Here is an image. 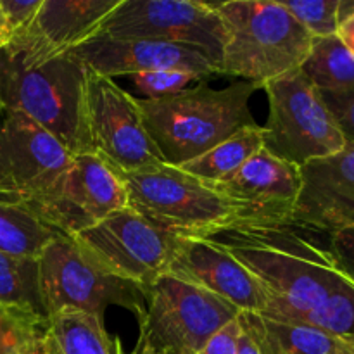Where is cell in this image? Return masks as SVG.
<instances>
[{"mask_svg": "<svg viewBox=\"0 0 354 354\" xmlns=\"http://www.w3.org/2000/svg\"><path fill=\"white\" fill-rule=\"evenodd\" d=\"M303 232L294 225L244 227L209 241L227 249L268 289L273 301L263 315L289 320L354 287L335 265L328 244L324 248Z\"/></svg>", "mask_w": 354, "mask_h": 354, "instance_id": "1", "label": "cell"}, {"mask_svg": "<svg viewBox=\"0 0 354 354\" xmlns=\"http://www.w3.org/2000/svg\"><path fill=\"white\" fill-rule=\"evenodd\" d=\"M259 88L256 83L237 82L216 90L197 82L173 95L137 99V104L166 165L183 166L242 128L254 127L249 102Z\"/></svg>", "mask_w": 354, "mask_h": 354, "instance_id": "2", "label": "cell"}, {"mask_svg": "<svg viewBox=\"0 0 354 354\" xmlns=\"http://www.w3.org/2000/svg\"><path fill=\"white\" fill-rule=\"evenodd\" d=\"M225 30L220 75L263 85L301 69L313 37L283 2L230 0L211 3Z\"/></svg>", "mask_w": 354, "mask_h": 354, "instance_id": "3", "label": "cell"}, {"mask_svg": "<svg viewBox=\"0 0 354 354\" xmlns=\"http://www.w3.org/2000/svg\"><path fill=\"white\" fill-rule=\"evenodd\" d=\"M118 175L127 187L128 206L173 237L209 239L221 232L252 227L244 204L178 166L162 162Z\"/></svg>", "mask_w": 354, "mask_h": 354, "instance_id": "4", "label": "cell"}, {"mask_svg": "<svg viewBox=\"0 0 354 354\" xmlns=\"http://www.w3.org/2000/svg\"><path fill=\"white\" fill-rule=\"evenodd\" d=\"M85 82L86 68L69 54L26 64L7 48L0 52V106L40 124L73 154L88 152Z\"/></svg>", "mask_w": 354, "mask_h": 354, "instance_id": "5", "label": "cell"}, {"mask_svg": "<svg viewBox=\"0 0 354 354\" xmlns=\"http://www.w3.org/2000/svg\"><path fill=\"white\" fill-rule=\"evenodd\" d=\"M38 273L47 318L68 310L104 318L111 306L124 308L137 318L144 311V287L107 272L68 235H57L44 249Z\"/></svg>", "mask_w": 354, "mask_h": 354, "instance_id": "6", "label": "cell"}, {"mask_svg": "<svg viewBox=\"0 0 354 354\" xmlns=\"http://www.w3.org/2000/svg\"><path fill=\"white\" fill-rule=\"evenodd\" d=\"M239 317L241 311L227 301L165 273L145 287L138 337L156 354H196Z\"/></svg>", "mask_w": 354, "mask_h": 354, "instance_id": "7", "label": "cell"}, {"mask_svg": "<svg viewBox=\"0 0 354 354\" xmlns=\"http://www.w3.org/2000/svg\"><path fill=\"white\" fill-rule=\"evenodd\" d=\"M268 97V121L263 127V149L297 168L335 154L346 145L320 92L301 73L263 85Z\"/></svg>", "mask_w": 354, "mask_h": 354, "instance_id": "8", "label": "cell"}, {"mask_svg": "<svg viewBox=\"0 0 354 354\" xmlns=\"http://www.w3.org/2000/svg\"><path fill=\"white\" fill-rule=\"evenodd\" d=\"M83 118L88 152L100 156L118 173L140 171L165 162L145 130L137 97L88 69Z\"/></svg>", "mask_w": 354, "mask_h": 354, "instance_id": "9", "label": "cell"}, {"mask_svg": "<svg viewBox=\"0 0 354 354\" xmlns=\"http://www.w3.org/2000/svg\"><path fill=\"white\" fill-rule=\"evenodd\" d=\"M97 37L152 40L206 52L221 66L225 30L213 6L196 0H121Z\"/></svg>", "mask_w": 354, "mask_h": 354, "instance_id": "10", "label": "cell"}, {"mask_svg": "<svg viewBox=\"0 0 354 354\" xmlns=\"http://www.w3.org/2000/svg\"><path fill=\"white\" fill-rule=\"evenodd\" d=\"M69 152L24 114L0 109V201L31 207L69 168Z\"/></svg>", "mask_w": 354, "mask_h": 354, "instance_id": "11", "label": "cell"}, {"mask_svg": "<svg viewBox=\"0 0 354 354\" xmlns=\"http://www.w3.org/2000/svg\"><path fill=\"white\" fill-rule=\"evenodd\" d=\"M73 239L107 272L144 289L168 273L178 248V237L166 234L130 206Z\"/></svg>", "mask_w": 354, "mask_h": 354, "instance_id": "12", "label": "cell"}, {"mask_svg": "<svg viewBox=\"0 0 354 354\" xmlns=\"http://www.w3.org/2000/svg\"><path fill=\"white\" fill-rule=\"evenodd\" d=\"M123 207L128 192L116 169L93 152H78L54 189L28 211L59 234L75 237Z\"/></svg>", "mask_w": 354, "mask_h": 354, "instance_id": "13", "label": "cell"}, {"mask_svg": "<svg viewBox=\"0 0 354 354\" xmlns=\"http://www.w3.org/2000/svg\"><path fill=\"white\" fill-rule=\"evenodd\" d=\"M168 273L227 301L241 313L263 315L273 301L245 266L209 239H178Z\"/></svg>", "mask_w": 354, "mask_h": 354, "instance_id": "14", "label": "cell"}, {"mask_svg": "<svg viewBox=\"0 0 354 354\" xmlns=\"http://www.w3.org/2000/svg\"><path fill=\"white\" fill-rule=\"evenodd\" d=\"M121 0H44L30 26L10 38L7 50L26 64H41L99 35Z\"/></svg>", "mask_w": 354, "mask_h": 354, "instance_id": "15", "label": "cell"}, {"mask_svg": "<svg viewBox=\"0 0 354 354\" xmlns=\"http://www.w3.org/2000/svg\"><path fill=\"white\" fill-rule=\"evenodd\" d=\"M294 227L332 235L354 228V144L301 166Z\"/></svg>", "mask_w": 354, "mask_h": 354, "instance_id": "16", "label": "cell"}, {"mask_svg": "<svg viewBox=\"0 0 354 354\" xmlns=\"http://www.w3.org/2000/svg\"><path fill=\"white\" fill-rule=\"evenodd\" d=\"M66 54L73 55L88 71L97 75L114 76L138 75L159 69H185L201 78L220 75L216 62L196 47L165 44L152 40H114L93 37L92 40L71 48Z\"/></svg>", "mask_w": 354, "mask_h": 354, "instance_id": "17", "label": "cell"}, {"mask_svg": "<svg viewBox=\"0 0 354 354\" xmlns=\"http://www.w3.org/2000/svg\"><path fill=\"white\" fill-rule=\"evenodd\" d=\"M301 168L261 149L241 169L221 183L218 190L249 209L252 227L292 225L301 192Z\"/></svg>", "mask_w": 354, "mask_h": 354, "instance_id": "18", "label": "cell"}, {"mask_svg": "<svg viewBox=\"0 0 354 354\" xmlns=\"http://www.w3.org/2000/svg\"><path fill=\"white\" fill-rule=\"evenodd\" d=\"M239 318L263 354H354V339L265 315L241 313Z\"/></svg>", "mask_w": 354, "mask_h": 354, "instance_id": "19", "label": "cell"}, {"mask_svg": "<svg viewBox=\"0 0 354 354\" xmlns=\"http://www.w3.org/2000/svg\"><path fill=\"white\" fill-rule=\"evenodd\" d=\"M44 353L124 354L120 339L107 332L104 318L71 310L48 317Z\"/></svg>", "mask_w": 354, "mask_h": 354, "instance_id": "20", "label": "cell"}, {"mask_svg": "<svg viewBox=\"0 0 354 354\" xmlns=\"http://www.w3.org/2000/svg\"><path fill=\"white\" fill-rule=\"evenodd\" d=\"M263 149V127L254 124L239 130L230 138L223 140L187 165L178 166L183 171L197 176L203 182L221 183L241 169L252 156Z\"/></svg>", "mask_w": 354, "mask_h": 354, "instance_id": "21", "label": "cell"}, {"mask_svg": "<svg viewBox=\"0 0 354 354\" xmlns=\"http://www.w3.org/2000/svg\"><path fill=\"white\" fill-rule=\"evenodd\" d=\"M57 235L26 207L0 201V252L38 259Z\"/></svg>", "mask_w": 354, "mask_h": 354, "instance_id": "22", "label": "cell"}, {"mask_svg": "<svg viewBox=\"0 0 354 354\" xmlns=\"http://www.w3.org/2000/svg\"><path fill=\"white\" fill-rule=\"evenodd\" d=\"M301 73L318 92H342L354 88V57L337 35L313 38Z\"/></svg>", "mask_w": 354, "mask_h": 354, "instance_id": "23", "label": "cell"}, {"mask_svg": "<svg viewBox=\"0 0 354 354\" xmlns=\"http://www.w3.org/2000/svg\"><path fill=\"white\" fill-rule=\"evenodd\" d=\"M48 318L0 303V354H41Z\"/></svg>", "mask_w": 354, "mask_h": 354, "instance_id": "24", "label": "cell"}, {"mask_svg": "<svg viewBox=\"0 0 354 354\" xmlns=\"http://www.w3.org/2000/svg\"><path fill=\"white\" fill-rule=\"evenodd\" d=\"M0 303L45 315L40 292L38 259L0 252Z\"/></svg>", "mask_w": 354, "mask_h": 354, "instance_id": "25", "label": "cell"}, {"mask_svg": "<svg viewBox=\"0 0 354 354\" xmlns=\"http://www.w3.org/2000/svg\"><path fill=\"white\" fill-rule=\"evenodd\" d=\"M339 3L341 0L318 2H283L286 9L303 24L313 38L332 37L339 28Z\"/></svg>", "mask_w": 354, "mask_h": 354, "instance_id": "26", "label": "cell"}, {"mask_svg": "<svg viewBox=\"0 0 354 354\" xmlns=\"http://www.w3.org/2000/svg\"><path fill=\"white\" fill-rule=\"evenodd\" d=\"M131 82L144 99H161L189 88V83L203 82L196 73L185 69H159V71L138 73L131 76Z\"/></svg>", "mask_w": 354, "mask_h": 354, "instance_id": "27", "label": "cell"}, {"mask_svg": "<svg viewBox=\"0 0 354 354\" xmlns=\"http://www.w3.org/2000/svg\"><path fill=\"white\" fill-rule=\"evenodd\" d=\"M346 142L354 144V88L342 92H320Z\"/></svg>", "mask_w": 354, "mask_h": 354, "instance_id": "28", "label": "cell"}, {"mask_svg": "<svg viewBox=\"0 0 354 354\" xmlns=\"http://www.w3.org/2000/svg\"><path fill=\"white\" fill-rule=\"evenodd\" d=\"M41 2L44 0H0V9L6 16L12 37L30 26Z\"/></svg>", "mask_w": 354, "mask_h": 354, "instance_id": "29", "label": "cell"}, {"mask_svg": "<svg viewBox=\"0 0 354 354\" xmlns=\"http://www.w3.org/2000/svg\"><path fill=\"white\" fill-rule=\"evenodd\" d=\"M328 249L337 268L349 282L354 283V228H346L328 235Z\"/></svg>", "mask_w": 354, "mask_h": 354, "instance_id": "30", "label": "cell"}, {"mask_svg": "<svg viewBox=\"0 0 354 354\" xmlns=\"http://www.w3.org/2000/svg\"><path fill=\"white\" fill-rule=\"evenodd\" d=\"M241 334V322L234 320L221 328L199 353L196 354H237V341Z\"/></svg>", "mask_w": 354, "mask_h": 354, "instance_id": "31", "label": "cell"}, {"mask_svg": "<svg viewBox=\"0 0 354 354\" xmlns=\"http://www.w3.org/2000/svg\"><path fill=\"white\" fill-rule=\"evenodd\" d=\"M337 38L344 44V47L351 52V55L354 57V12L349 14L346 19H342L339 23L337 28Z\"/></svg>", "mask_w": 354, "mask_h": 354, "instance_id": "32", "label": "cell"}, {"mask_svg": "<svg viewBox=\"0 0 354 354\" xmlns=\"http://www.w3.org/2000/svg\"><path fill=\"white\" fill-rule=\"evenodd\" d=\"M241 322V318H239ZM237 354H263L259 346L256 344L254 339L251 337L248 330L242 327L241 324V334H239V341H237Z\"/></svg>", "mask_w": 354, "mask_h": 354, "instance_id": "33", "label": "cell"}, {"mask_svg": "<svg viewBox=\"0 0 354 354\" xmlns=\"http://www.w3.org/2000/svg\"><path fill=\"white\" fill-rule=\"evenodd\" d=\"M10 38H12V33L9 30V24H7L6 16H3L2 9H0V52L9 45Z\"/></svg>", "mask_w": 354, "mask_h": 354, "instance_id": "34", "label": "cell"}, {"mask_svg": "<svg viewBox=\"0 0 354 354\" xmlns=\"http://www.w3.org/2000/svg\"><path fill=\"white\" fill-rule=\"evenodd\" d=\"M130 354H156V351L151 348V346L147 344V342L144 341V339L138 337L137 348H135L133 353H130Z\"/></svg>", "mask_w": 354, "mask_h": 354, "instance_id": "35", "label": "cell"}, {"mask_svg": "<svg viewBox=\"0 0 354 354\" xmlns=\"http://www.w3.org/2000/svg\"><path fill=\"white\" fill-rule=\"evenodd\" d=\"M0 109H2V106H0Z\"/></svg>", "mask_w": 354, "mask_h": 354, "instance_id": "36", "label": "cell"}, {"mask_svg": "<svg viewBox=\"0 0 354 354\" xmlns=\"http://www.w3.org/2000/svg\"><path fill=\"white\" fill-rule=\"evenodd\" d=\"M41 354H45V353H41Z\"/></svg>", "mask_w": 354, "mask_h": 354, "instance_id": "37", "label": "cell"}]
</instances>
